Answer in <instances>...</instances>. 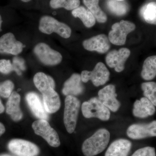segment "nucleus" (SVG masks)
I'll return each instance as SVG.
<instances>
[{
  "mask_svg": "<svg viewBox=\"0 0 156 156\" xmlns=\"http://www.w3.org/2000/svg\"><path fill=\"white\" fill-rule=\"evenodd\" d=\"M21 1L24 2H30L31 0H21Z\"/></svg>",
  "mask_w": 156,
  "mask_h": 156,
  "instance_id": "nucleus-36",
  "label": "nucleus"
},
{
  "mask_svg": "<svg viewBox=\"0 0 156 156\" xmlns=\"http://www.w3.org/2000/svg\"><path fill=\"white\" fill-rule=\"evenodd\" d=\"M20 96L17 92L11 93L6 105V112L14 121L17 122L22 119V112L20 107Z\"/></svg>",
  "mask_w": 156,
  "mask_h": 156,
  "instance_id": "nucleus-19",
  "label": "nucleus"
},
{
  "mask_svg": "<svg viewBox=\"0 0 156 156\" xmlns=\"http://www.w3.org/2000/svg\"><path fill=\"white\" fill-rule=\"evenodd\" d=\"M35 133L42 136L53 147L60 145V140L56 131L50 126L47 120L39 119L35 121L32 125Z\"/></svg>",
  "mask_w": 156,
  "mask_h": 156,
  "instance_id": "nucleus-7",
  "label": "nucleus"
},
{
  "mask_svg": "<svg viewBox=\"0 0 156 156\" xmlns=\"http://www.w3.org/2000/svg\"><path fill=\"white\" fill-rule=\"evenodd\" d=\"M80 75L73 74L69 79L65 82L62 89L63 94L66 96H76L82 94L83 92L84 87L81 83Z\"/></svg>",
  "mask_w": 156,
  "mask_h": 156,
  "instance_id": "nucleus-16",
  "label": "nucleus"
},
{
  "mask_svg": "<svg viewBox=\"0 0 156 156\" xmlns=\"http://www.w3.org/2000/svg\"><path fill=\"white\" fill-rule=\"evenodd\" d=\"M13 71H16V69L10 60L5 59L0 60V72L8 74Z\"/></svg>",
  "mask_w": 156,
  "mask_h": 156,
  "instance_id": "nucleus-30",
  "label": "nucleus"
},
{
  "mask_svg": "<svg viewBox=\"0 0 156 156\" xmlns=\"http://www.w3.org/2000/svg\"><path fill=\"white\" fill-rule=\"evenodd\" d=\"M141 89L145 97L156 106V83L153 82L143 83Z\"/></svg>",
  "mask_w": 156,
  "mask_h": 156,
  "instance_id": "nucleus-28",
  "label": "nucleus"
},
{
  "mask_svg": "<svg viewBox=\"0 0 156 156\" xmlns=\"http://www.w3.org/2000/svg\"><path fill=\"white\" fill-rule=\"evenodd\" d=\"M72 14L74 17H77L81 20L84 25L88 27H92L95 23L96 19L89 9L83 6H80L73 10Z\"/></svg>",
  "mask_w": 156,
  "mask_h": 156,
  "instance_id": "nucleus-22",
  "label": "nucleus"
},
{
  "mask_svg": "<svg viewBox=\"0 0 156 156\" xmlns=\"http://www.w3.org/2000/svg\"><path fill=\"white\" fill-rule=\"evenodd\" d=\"M99 0H83V2L98 22L104 23L106 22L107 17L99 7Z\"/></svg>",
  "mask_w": 156,
  "mask_h": 156,
  "instance_id": "nucleus-24",
  "label": "nucleus"
},
{
  "mask_svg": "<svg viewBox=\"0 0 156 156\" xmlns=\"http://www.w3.org/2000/svg\"><path fill=\"white\" fill-rule=\"evenodd\" d=\"M135 28V24L130 21L122 20L120 22L116 23L112 26V30L109 33V40L114 45H124L128 34L134 31Z\"/></svg>",
  "mask_w": 156,
  "mask_h": 156,
  "instance_id": "nucleus-5",
  "label": "nucleus"
},
{
  "mask_svg": "<svg viewBox=\"0 0 156 156\" xmlns=\"http://www.w3.org/2000/svg\"><path fill=\"white\" fill-rule=\"evenodd\" d=\"M43 103L46 112L54 113L58 111L60 107V98L58 93L53 89L43 94Z\"/></svg>",
  "mask_w": 156,
  "mask_h": 156,
  "instance_id": "nucleus-21",
  "label": "nucleus"
},
{
  "mask_svg": "<svg viewBox=\"0 0 156 156\" xmlns=\"http://www.w3.org/2000/svg\"><path fill=\"white\" fill-rule=\"evenodd\" d=\"M131 54L128 48H122L119 50H113L108 53L105 60L109 67L114 68L116 72L120 73L125 69V62Z\"/></svg>",
  "mask_w": 156,
  "mask_h": 156,
  "instance_id": "nucleus-11",
  "label": "nucleus"
},
{
  "mask_svg": "<svg viewBox=\"0 0 156 156\" xmlns=\"http://www.w3.org/2000/svg\"><path fill=\"white\" fill-rule=\"evenodd\" d=\"M140 14L143 19L148 23L156 25V2L148 3L142 7Z\"/></svg>",
  "mask_w": 156,
  "mask_h": 156,
  "instance_id": "nucleus-25",
  "label": "nucleus"
},
{
  "mask_svg": "<svg viewBox=\"0 0 156 156\" xmlns=\"http://www.w3.org/2000/svg\"><path fill=\"white\" fill-rule=\"evenodd\" d=\"M26 99L33 114L39 119H48V112L40 97L35 92H29L26 96Z\"/></svg>",
  "mask_w": 156,
  "mask_h": 156,
  "instance_id": "nucleus-15",
  "label": "nucleus"
},
{
  "mask_svg": "<svg viewBox=\"0 0 156 156\" xmlns=\"http://www.w3.org/2000/svg\"><path fill=\"white\" fill-rule=\"evenodd\" d=\"M131 156H156L155 149L151 147H146L136 151Z\"/></svg>",
  "mask_w": 156,
  "mask_h": 156,
  "instance_id": "nucleus-31",
  "label": "nucleus"
},
{
  "mask_svg": "<svg viewBox=\"0 0 156 156\" xmlns=\"http://www.w3.org/2000/svg\"><path fill=\"white\" fill-rule=\"evenodd\" d=\"M110 138V134L107 129H98L83 143V154L85 156H94L101 153L107 147Z\"/></svg>",
  "mask_w": 156,
  "mask_h": 156,
  "instance_id": "nucleus-1",
  "label": "nucleus"
},
{
  "mask_svg": "<svg viewBox=\"0 0 156 156\" xmlns=\"http://www.w3.org/2000/svg\"><path fill=\"white\" fill-rule=\"evenodd\" d=\"M24 46L17 41L14 34L8 33L0 37V53L17 55L22 52Z\"/></svg>",
  "mask_w": 156,
  "mask_h": 156,
  "instance_id": "nucleus-12",
  "label": "nucleus"
},
{
  "mask_svg": "<svg viewBox=\"0 0 156 156\" xmlns=\"http://www.w3.org/2000/svg\"><path fill=\"white\" fill-rule=\"evenodd\" d=\"M39 29L41 32L47 34L55 33L63 38H69L71 35V29L69 26L48 15L41 17Z\"/></svg>",
  "mask_w": 156,
  "mask_h": 156,
  "instance_id": "nucleus-2",
  "label": "nucleus"
},
{
  "mask_svg": "<svg viewBox=\"0 0 156 156\" xmlns=\"http://www.w3.org/2000/svg\"><path fill=\"white\" fill-rule=\"evenodd\" d=\"M127 134L132 139L156 136V120L149 123L133 124L128 127Z\"/></svg>",
  "mask_w": 156,
  "mask_h": 156,
  "instance_id": "nucleus-9",
  "label": "nucleus"
},
{
  "mask_svg": "<svg viewBox=\"0 0 156 156\" xmlns=\"http://www.w3.org/2000/svg\"><path fill=\"white\" fill-rule=\"evenodd\" d=\"M13 64L16 69V72L18 75H21V70H24L26 69L25 62L24 59L20 57H14L13 59Z\"/></svg>",
  "mask_w": 156,
  "mask_h": 156,
  "instance_id": "nucleus-32",
  "label": "nucleus"
},
{
  "mask_svg": "<svg viewBox=\"0 0 156 156\" xmlns=\"http://www.w3.org/2000/svg\"><path fill=\"white\" fill-rule=\"evenodd\" d=\"M98 98L109 109L113 112L119 110L121 103L116 98L115 87L114 85H108L98 92Z\"/></svg>",
  "mask_w": 156,
  "mask_h": 156,
  "instance_id": "nucleus-13",
  "label": "nucleus"
},
{
  "mask_svg": "<svg viewBox=\"0 0 156 156\" xmlns=\"http://www.w3.org/2000/svg\"><path fill=\"white\" fill-rule=\"evenodd\" d=\"M34 83L42 95L52 89H55V83L53 78L44 73L39 72L36 74L34 76Z\"/></svg>",
  "mask_w": 156,
  "mask_h": 156,
  "instance_id": "nucleus-20",
  "label": "nucleus"
},
{
  "mask_svg": "<svg viewBox=\"0 0 156 156\" xmlns=\"http://www.w3.org/2000/svg\"><path fill=\"white\" fill-rule=\"evenodd\" d=\"M155 112L154 105L147 98H141L140 100H136L134 102L133 114L135 117L147 118L154 114Z\"/></svg>",
  "mask_w": 156,
  "mask_h": 156,
  "instance_id": "nucleus-17",
  "label": "nucleus"
},
{
  "mask_svg": "<svg viewBox=\"0 0 156 156\" xmlns=\"http://www.w3.org/2000/svg\"><path fill=\"white\" fill-rule=\"evenodd\" d=\"M141 77L146 80H151L156 76V55L147 57L143 65Z\"/></svg>",
  "mask_w": 156,
  "mask_h": 156,
  "instance_id": "nucleus-23",
  "label": "nucleus"
},
{
  "mask_svg": "<svg viewBox=\"0 0 156 156\" xmlns=\"http://www.w3.org/2000/svg\"><path fill=\"white\" fill-rule=\"evenodd\" d=\"M0 156H11L9 155L4 154V155H0Z\"/></svg>",
  "mask_w": 156,
  "mask_h": 156,
  "instance_id": "nucleus-37",
  "label": "nucleus"
},
{
  "mask_svg": "<svg viewBox=\"0 0 156 156\" xmlns=\"http://www.w3.org/2000/svg\"><path fill=\"white\" fill-rule=\"evenodd\" d=\"M2 16H1V14H0V32L2 31Z\"/></svg>",
  "mask_w": 156,
  "mask_h": 156,
  "instance_id": "nucleus-35",
  "label": "nucleus"
},
{
  "mask_svg": "<svg viewBox=\"0 0 156 156\" xmlns=\"http://www.w3.org/2000/svg\"><path fill=\"white\" fill-rule=\"evenodd\" d=\"M110 72L105 65L99 62L96 65L93 70H84L81 73V80L83 83L92 81L95 87H99L106 83L108 81Z\"/></svg>",
  "mask_w": 156,
  "mask_h": 156,
  "instance_id": "nucleus-8",
  "label": "nucleus"
},
{
  "mask_svg": "<svg viewBox=\"0 0 156 156\" xmlns=\"http://www.w3.org/2000/svg\"><path fill=\"white\" fill-rule=\"evenodd\" d=\"M110 42L108 38L102 34L85 40L83 45L84 48L88 51L104 53L108 52L110 48Z\"/></svg>",
  "mask_w": 156,
  "mask_h": 156,
  "instance_id": "nucleus-14",
  "label": "nucleus"
},
{
  "mask_svg": "<svg viewBox=\"0 0 156 156\" xmlns=\"http://www.w3.org/2000/svg\"><path fill=\"white\" fill-rule=\"evenodd\" d=\"M80 102L75 96H66L65 100L63 121L67 132L72 134L75 130Z\"/></svg>",
  "mask_w": 156,
  "mask_h": 156,
  "instance_id": "nucleus-3",
  "label": "nucleus"
},
{
  "mask_svg": "<svg viewBox=\"0 0 156 156\" xmlns=\"http://www.w3.org/2000/svg\"><path fill=\"white\" fill-rule=\"evenodd\" d=\"M117 1H124V0H117Z\"/></svg>",
  "mask_w": 156,
  "mask_h": 156,
  "instance_id": "nucleus-38",
  "label": "nucleus"
},
{
  "mask_svg": "<svg viewBox=\"0 0 156 156\" xmlns=\"http://www.w3.org/2000/svg\"><path fill=\"white\" fill-rule=\"evenodd\" d=\"M34 52L39 60L46 65H56L62 61L61 53L45 43H40L36 45Z\"/></svg>",
  "mask_w": 156,
  "mask_h": 156,
  "instance_id": "nucleus-6",
  "label": "nucleus"
},
{
  "mask_svg": "<svg viewBox=\"0 0 156 156\" xmlns=\"http://www.w3.org/2000/svg\"><path fill=\"white\" fill-rule=\"evenodd\" d=\"M8 147L11 152L18 156H37L40 151L36 145L22 139L12 140Z\"/></svg>",
  "mask_w": 156,
  "mask_h": 156,
  "instance_id": "nucleus-10",
  "label": "nucleus"
},
{
  "mask_svg": "<svg viewBox=\"0 0 156 156\" xmlns=\"http://www.w3.org/2000/svg\"><path fill=\"white\" fill-rule=\"evenodd\" d=\"M5 126L2 123H0V136L5 133Z\"/></svg>",
  "mask_w": 156,
  "mask_h": 156,
  "instance_id": "nucleus-33",
  "label": "nucleus"
},
{
  "mask_svg": "<svg viewBox=\"0 0 156 156\" xmlns=\"http://www.w3.org/2000/svg\"><path fill=\"white\" fill-rule=\"evenodd\" d=\"M107 5L109 10L118 16L125 15L128 11V5L124 1L108 0Z\"/></svg>",
  "mask_w": 156,
  "mask_h": 156,
  "instance_id": "nucleus-26",
  "label": "nucleus"
},
{
  "mask_svg": "<svg viewBox=\"0 0 156 156\" xmlns=\"http://www.w3.org/2000/svg\"><path fill=\"white\" fill-rule=\"evenodd\" d=\"M50 4L53 9L64 8L70 11L80 7V0H51Z\"/></svg>",
  "mask_w": 156,
  "mask_h": 156,
  "instance_id": "nucleus-27",
  "label": "nucleus"
},
{
  "mask_svg": "<svg viewBox=\"0 0 156 156\" xmlns=\"http://www.w3.org/2000/svg\"><path fill=\"white\" fill-rule=\"evenodd\" d=\"M82 111L84 117L88 119L95 118L107 121L110 118L109 109L96 97L84 102L82 105Z\"/></svg>",
  "mask_w": 156,
  "mask_h": 156,
  "instance_id": "nucleus-4",
  "label": "nucleus"
},
{
  "mask_svg": "<svg viewBox=\"0 0 156 156\" xmlns=\"http://www.w3.org/2000/svg\"><path fill=\"white\" fill-rule=\"evenodd\" d=\"M14 89V84L10 80H6L0 84V95L4 98L10 97Z\"/></svg>",
  "mask_w": 156,
  "mask_h": 156,
  "instance_id": "nucleus-29",
  "label": "nucleus"
},
{
  "mask_svg": "<svg viewBox=\"0 0 156 156\" xmlns=\"http://www.w3.org/2000/svg\"><path fill=\"white\" fill-rule=\"evenodd\" d=\"M132 143L125 139L116 140L109 146L105 156H128Z\"/></svg>",
  "mask_w": 156,
  "mask_h": 156,
  "instance_id": "nucleus-18",
  "label": "nucleus"
},
{
  "mask_svg": "<svg viewBox=\"0 0 156 156\" xmlns=\"http://www.w3.org/2000/svg\"><path fill=\"white\" fill-rule=\"evenodd\" d=\"M4 110H5V107H4V105H3L2 101H1V100H0V114L3 113Z\"/></svg>",
  "mask_w": 156,
  "mask_h": 156,
  "instance_id": "nucleus-34",
  "label": "nucleus"
}]
</instances>
